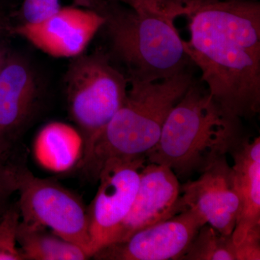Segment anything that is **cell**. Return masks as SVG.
I'll return each mask as SVG.
<instances>
[{
  "mask_svg": "<svg viewBox=\"0 0 260 260\" xmlns=\"http://www.w3.org/2000/svg\"><path fill=\"white\" fill-rule=\"evenodd\" d=\"M184 51L225 112L251 119L260 110V4L194 0Z\"/></svg>",
  "mask_w": 260,
  "mask_h": 260,
  "instance_id": "1",
  "label": "cell"
},
{
  "mask_svg": "<svg viewBox=\"0 0 260 260\" xmlns=\"http://www.w3.org/2000/svg\"><path fill=\"white\" fill-rule=\"evenodd\" d=\"M145 156L112 158L99 174L95 198L87 208L91 257L108 245L113 234L129 213L140 183Z\"/></svg>",
  "mask_w": 260,
  "mask_h": 260,
  "instance_id": "7",
  "label": "cell"
},
{
  "mask_svg": "<svg viewBox=\"0 0 260 260\" xmlns=\"http://www.w3.org/2000/svg\"><path fill=\"white\" fill-rule=\"evenodd\" d=\"M20 213L18 202L11 203L0 219V260H24L17 246V232Z\"/></svg>",
  "mask_w": 260,
  "mask_h": 260,
  "instance_id": "16",
  "label": "cell"
},
{
  "mask_svg": "<svg viewBox=\"0 0 260 260\" xmlns=\"http://www.w3.org/2000/svg\"><path fill=\"white\" fill-rule=\"evenodd\" d=\"M18 192L22 221L47 228L91 257L87 208L76 194L56 181L36 177L25 164Z\"/></svg>",
  "mask_w": 260,
  "mask_h": 260,
  "instance_id": "6",
  "label": "cell"
},
{
  "mask_svg": "<svg viewBox=\"0 0 260 260\" xmlns=\"http://www.w3.org/2000/svg\"><path fill=\"white\" fill-rule=\"evenodd\" d=\"M178 260H237L235 244L232 235H223L206 223Z\"/></svg>",
  "mask_w": 260,
  "mask_h": 260,
  "instance_id": "15",
  "label": "cell"
},
{
  "mask_svg": "<svg viewBox=\"0 0 260 260\" xmlns=\"http://www.w3.org/2000/svg\"><path fill=\"white\" fill-rule=\"evenodd\" d=\"M7 55L6 52L3 48L0 47V63L2 62V61L4 59L5 56Z\"/></svg>",
  "mask_w": 260,
  "mask_h": 260,
  "instance_id": "20",
  "label": "cell"
},
{
  "mask_svg": "<svg viewBox=\"0 0 260 260\" xmlns=\"http://www.w3.org/2000/svg\"><path fill=\"white\" fill-rule=\"evenodd\" d=\"M200 174L181 186L184 210L198 213L220 234L232 235L239 210L232 167L223 156Z\"/></svg>",
  "mask_w": 260,
  "mask_h": 260,
  "instance_id": "12",
  "label": "cell"
},
{
  "mask_svg": "<svg viewBox=\"0 0 260 260\" xmlns=\"http://www.w3.org/2000/svg\"><path fill=\"white\" fill-rule=\"evenodd\" d=\"M245 138L241 119L193 83L169 113L158 143L145 158L185 179L232 153Z\"/></svg>",
  "mask_w": 260,
  "mask_h": 260,
  "instance_id": "3",
  "label": "cell"
},
{
  "mask_svg": "<svg viewBox=\"0 0 260 260\" xmlns=\"http://www.w3.org/2000/svg\"><path fill=\"white\" fill-rule=\"evenodd\" d=\"M23 162L19 158L0 157V219L11 204L12 197L18 192Z\"/></svg>",
  "mask_w": 260,
  "mask_h": 260,
  "instance_id": "18",
  "label": "cell"
},
{
  "mask_svg": "<svg viewBox=\"0 0 260 260\" xmlns=\"http://www.w3.org/2000/svg\"><path fill=\"white\" fill-rule=\"evenodd\" d=\"M73 6L93 10L95 0H73ZM63 0H23L19 10L21 23H34L54 14L63 8Z\"/></svg>",
  "mask_w": 260,
  "mask_h": 260,
  "instance_id": "17",
  "label": "cell"
},
{
  "mask_svg": "<svg viewBox=\"0 0 260 260\" xmlns=\"http://www.w3.org/2000/svg\"><path fill=\"white\" fill-rule=\"evenodd\" d=\"M239 210L232 235L235 246L260 240V138L244 139L231 153Z\"/></svg>",
  "mask_w": 260,
  "mask_h": 260,
  "instance_id": "13",
  "label": "cell"
},
{
  "mask_svg": "<svg viewBox=\"0 0 260 260\" xmlns=\"http://www.w3.org/2000/svg\"><path fill=\"white\" fill-rule=\"evenodd\" d=\"M128 80L102 51L72 59L64 78L70 119L78 126L82 158L124 102Z\"/></svg>",
  "mask_w": 260,
  "mask_h": 260,
  "instance_id": "5",
  "label": "cell"
},
{
  "mask_svg": "<svg viewBox=\"0 0 260 260\" xmlns=\"http://www.w3.org/2000/svg\"><path fill=\"white\" fill-rule=\"evenodd\" d=\"M127 80L122 106L80 160V171L89 181L98 182L110 159L145 156L158 143L169 113L194 83L188 68L157 81Z\"/></svg>",
  "mask_w": 260,
  "mask_h": 260,
  "instance_id": "4",
  "label": "cell"
},
{
  "mask_svg": "<svg viewBox=\"0 0 260 260\" xmlns=\"http://www.w3.org/2000/svg\"><path fill=\"white\" fill-rule=\"evenodd\" d=\"M104 23L96 10L66 6L41 21L20 23L9 30L48 55L73 59L84 54Z\"/></svg>",
  "mask_w": 260,
  "mask_h": 260,
  "instance_id": "9",
  "label": "cell"
},
{
  "mask_svg": "<svg viewBox=\"0 0 260 260\" xmlns=\"http://www.w3.org/2000/svg\"><path fill=\"white\" fill-rule=\"evenodd\" d=\"M17 242L24 260L90 259L79 246L56 235L47 228L20 221Z\"/></svg>",
  "mask_w": 260,
  "mask_h": 260,
  "instance_id": "14",
  "label": "cell"
},
{
  "mask_svg": "<svg viewBox=\"0 0 260 260\" xmlns=\"http://www.w3.org/2000/svg\"><path fill=\"white\" fill-rule=\"evenodd\" d=\"M206 224L190 210L140 230L122 242L95 252L97 260H178L200 228Z\"/></svg>",
  "mask_w": 260,
  "mask_h": 260,
  "instance_id": "10",
  "label": "cell"
},
{
  "mask_svg": "<svg viewBox=\"0 0 260 260\" xmlns=\"http://www.w3.org/2000/svg\"><path fill=\"white\" fill-rule=\"evenodd\" d=\"M194 0H96L114 55L127 79L154 82L171 78L191 63L175 26Z\"/></svg>",
  "mask_w": 260,
  "mask_h": 260,
  "instance_id": "2",
  "label": "cell"
},
{
  "mask_svg": "<svg viewBox=\"0 0 260 260\" xmlns=\"http://www.w3.org/2000/svg\"><path fill=\"white\" fill-rule=\"evenodd\" d=\"M8 26H7V24L5 23V19L3 18V15H2V13H0V34H2L5 30H8Z\"/></svg>",
  "mask_w": 260,
  "mask_h": 260,
  "instance_id": "19",
  "label": "cell"
},
{
  "mask_svg": "<svg viewBox=\"0 0 260 260\" xmlns=\"http://www.w3.org/2000/svg\"><path fill=\"white\" fill-rule=\"evenodd\" d=\"M184 211L180 183L175 173L167 166L145 164L140 171L139 186L129 213L109 244L126 240L135 233Z\"/></svg>",
  "mask_w": 260,
  "mask_h": 260,
  "instance_id": "11",
  "label": "cell"
},
{
  "mask_svg": "<svg viewBox=\"0 0 260 260\" xmlns=\"http://www.w3.org/2000/svg\"><path fill=\"white\" fill-rule=\"evenodd\" d=\"M30 64L7 54L0 63V157L18 158L24 134L41 105V89Z\"/></svg>",
  "mask_w": 260,
  "mask_h": 260,
  "instance_id": "8",
  "label": "cell"
},
{
  "mask_svg": "<svg viewBox=\"0 0 260 260\" xmlns=\"http://www.w3.org/2000/svg\"><path fill=\"white\" fill-rule=\"evenodd\" d=\"M230 1H257V0H230Z\"/></svg>",
  "mask_w": 260,
  "mask_h": 260,
  "instance_id": "21",
  "label": "cell"
}]
</instances>
